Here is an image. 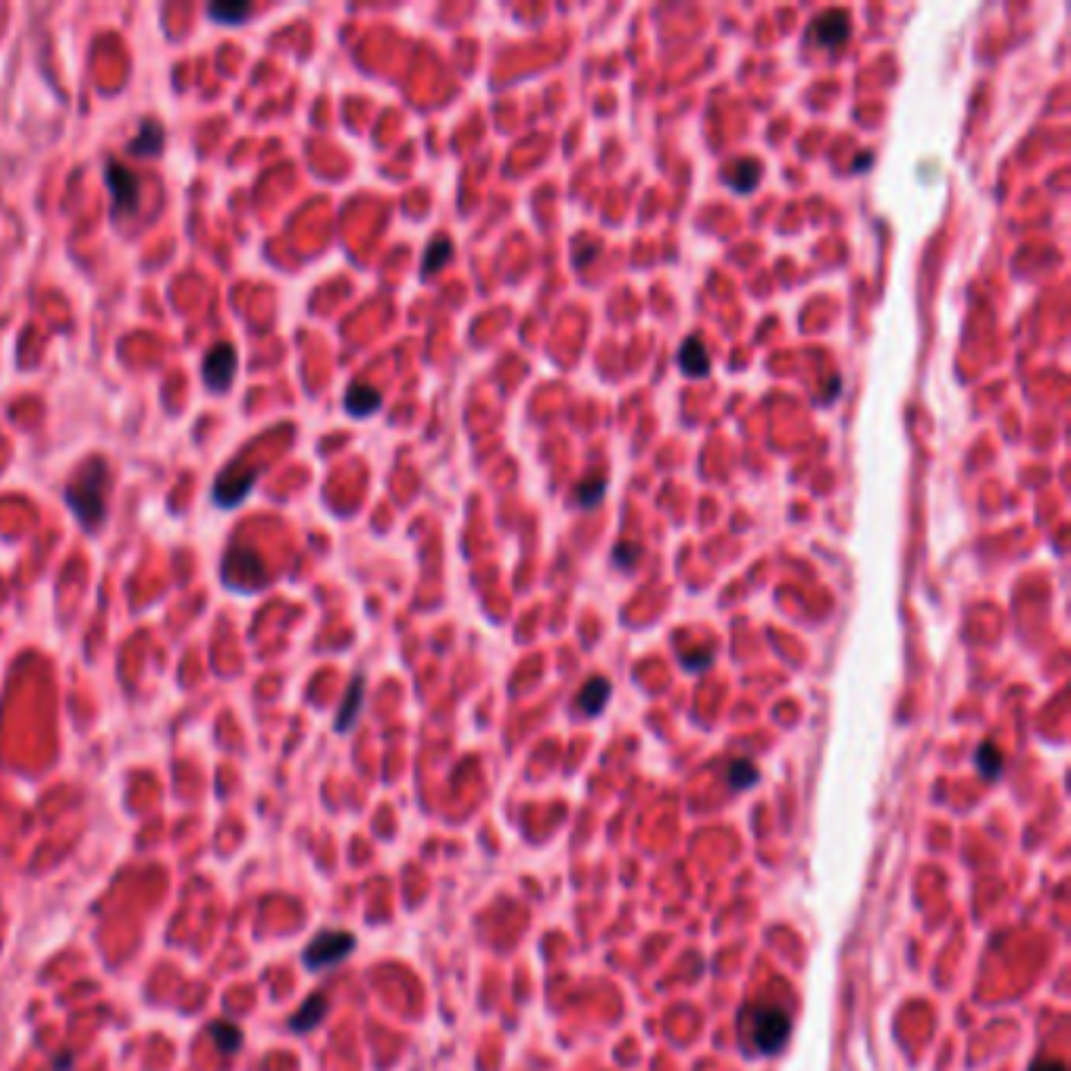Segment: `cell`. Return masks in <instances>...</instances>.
<instances>
[{
	"instance_id": "484cf974",
	"label": "cell",
	"mask_w": 1071,
	"mask_h": 1071,
	"mask_svg": "<svg viewBox=\"0 0 1071 1071\" xmlns=\"http://www.w3.org/2000/svg\"><path fill=\"white\" fill-rule=\"evenodd\" d=\"M867 164H870V158L864 154V158H858V161H855V170H861V167H867Z\"/></svg>"
},
{
	"instance_id": "d6986e66",
	"label": "cell",
	"mask_w": 1071,
	"mask_h": 1071,
	"mask_svg": "<svg viewBox=\"0 0 1071 1071\" xmlns=\"http://www.w3.org/2000/svg\"><path fill=\"white\" fill-rule=\"evenodd\" d=\"M757 779H761V773H757V767L751 761H732L729 764V786L732 789H748L754 786Z\"/></svg>"
},
{
	"instance_id": "5bb4252c",
	"label": "cell",
	"mask_w": 1071,
	"mask_h": 1071,
	"mask_svg": "<svg viewBox=\"0 0 1071 1071\" xmlns=\"http://www.w3.org/2000/svg\"><path fill=\"white\" fill-rule=\"evenodd\" d=\"M208 1037H211V1043L217 1046L223 1056H236V1053L242 1050V1040H245V1037H242V1028H239L236 1021H230V1018L211 1021V1024H208Z\"/></svg>"
},
{
	"instance_id": "44dd1931",
	"label": "cell",
	"mask_w": 1071,
	"mask_h": 1071,
	"mask_svg": "<svg viewBox=\"0 0 1071 1071\" xmlns=\"http://www.w3.org/2000/svg\"><path fill=\"white\" fill-rule=\"evenodd\" d=\"M607 494V481H585V484H578L575 487V500H578V506H582V509H591V506H597L600 503V497H604Z\"/></svg>"
},
{
	"instance_id": "8fae6325",
	"label": "cell",
	"mask_w": 1071,
	"mask_h": 1071,
	"mask_svg": "<svg viewBox=\"0 0 1071 1071\" xmlns=\"http://www.w3.org/2000/svg\"><path fill=\"white\" fill-rule=\"evenodd\" d=\"M362 704H365V679L355 676V679L349 682V691H346V698H343L340 710H337V723H333V729H337V732H349V729L355 726V720H359Z\"/></svg>"
},
{
	"instance_id": "5b68a950",
	"label": "cell",
	"mask_w": 1071,
	"mask_h": 1071,
	"mask_svg": "<svg viewBox=\"0 0 1071 1071\" xmlns=\"http://www.w3.org/2000/svg\"><path fill=\"white\" fill-rule=\"evenodd\" d=\"M104 183L110 192V217L120 220L123 214H136L139 202H142V180L132 173L126 164H120L117 158H110L104 164Z\"/></svg>"
},
{
	"instance_id": "52a82bcc",
	"label": "cell",
	"mask_w": 1071,
	"mask_h": 1071,
	"mask_svg": "<svg viewBox=\"0 0 1071 1071\" xmlns=\"http://www.w3.org/2000/svg\"><path fill=\"white\" fill-rule=\"evenodd\" d=\"M255 481H258V475H255V472L242 475V478H230L227 472H220V478L214 481V490H211V500H214V506H220V509H233V506H239L245 497L252 494Z\"/></svg>"
},
{
	"instance_id": "9c48e42d",
	"label": "cell",
	"mask_w": 1071,
	"mask_h": 1071,
	"mask_svg": "<svg viewBox=\"0 0 1071 1071\" xmlns=\"http://www.w3.org/2000/svg\"><path fill=\"white\" fill-rule=\"evenodd\" d=\"M164 142H167V132H164V123L161 120H142L139 132L129 139L126 151L136 154V158H154V154L164 151Z\"/></svg>"
},
{
	"instance_id": "ffe728a7",
	"label": "cell",
	"mask_w": 1071,
	"mask_h": 1071,
	"mask_svg": "<svg viewBox=\"0 0 1071 1071\" xmlns=\"http://www.w3.org/2000/svg\"><path fill=\"white\" fill-rule=\"evenodd\" d=\"M450 249H453V245H450V239H434V242L428 245L425 264H421V274H425V277H431V274L437 271V267H440V264H446V258H450Z\"/></svg>"
},
{
	"instance_id": "d4e9b609",
	"label": "cell",
	"mask_w": 1071,
	"mask_h": 1071,
	"mask_svg": "<svg viewBox=\"0 0 1071 1071\" xmlns=\"http://www.w3.org/2000/svg\"><path fill=\"white\" fill-rule=\"evenodd\" d=\"M836 390H839V381H836V377H833V381H830V387H827V393H823V399H833V396H836Z\"/></svg>"
},
{
	"instance_id": "ac0fdd59",
	"label": "cell",
	"mask_w": 1071,
	"mask_h": 1071,
	"mask_svg": "<svg viewBox=\"0 0 1071 1071\" xmlns=\"http://www.w3.org/2000/svg\"><path fill=\"white\" fill-rule=\"evenodd\" d=\"M974 761H977V770H980V776H984V779L1002 776V764H1006V761H1002V751L996 745H990V742L977 748Z\"/></svg>"
},
{
	"instance_id": "e0dca14e",
	"label": "cell",
	"mask_w": 1071,
	"mask_h": 1071,
	"mask_svg": "<svg viewBox=\"0 0 1071 1071\" xmlns=\"http://www.w3.org/2000/svg\"><path fill=\"white\" fill-rule=\"evenodd\" d=\"M757 183H761V164L757 161H739L732 170H729V186L735 192H751Z\"/></svg>"
},
{
	"instance_id": "2e32d148",
	"label": "cell",
	"mask_w": 1071,
	"mask_h": 1071,
	"mask_svg": "<svg viewBox=\"0 0 1071 1071\" xmlns=\"http://www.w3.org/2000/svg\"><path fill=\"white\" fill-rule=\"evenodd\" d=\"M252 16V4H208V19L220 22V26H242Z\"/></svg>"
},
{
	"instance_id": "4fadbf2b",
	"label": "cell",
	"mask_w": 1071,
	"mask_h": 1071,
	"mask_svg": "<svg viewBox=\"0 0 1071 1071\" xmlns=\"http://www.w3.org/2000/svg\"><path fill=\"white\" fill-rule=\"evenodd\" d=\"M679 368H682L688 377H707V374H710V355H707L701 337H688V340L679 346Z\"/></svg>"
},
{
	"instance_id": "9a60e30c",
	"label": "cell",
	"mask_w": 1071,
	"mask_h": 1071,
	"mask_svg": "<svg viewBox=\"0 0 1071 1071\" xmlns=\"http://www.w3.org/2000/svg\"><path fill=\"white\" fill-rule=\"evenodd\" d=\"M610 682L607 679H588L585 685H582V691H578V710H582L585 713V717H597V713L600 710H604L607 707V701H610Z\"/></svg>"
},
{
	"instance_id": "30bf717a",
	"label": "cell",
	"mask_w": 1071,
	"mask_h": 1071,
	"mask_svg": "<svg viewBox=\"0 0 1071 1071\" xmlns=\"http://www.w3.org/2000/svg\"><path fill=\"white\" fill-rule=\"evenodd\" d=\"M381 403H384L381 390L371 387V384H349V390H346V396H343V409H346L352 418H368V415H374L377 409H381Z\"/></svg>"
},
{
	"instance_id": "3957f363",
	"label": "cell",
	"mask_w": 1071,
	"mask_h": 1071,
	"mask_svg": "<svg viewBox=\"0 0 1071 1071\" xmlns=\"http://www.w3.org/2000/svg\"><path fill=\"white\" fill-rule=\"evenodd\" d=\"M220 575L223 585L233 588L236 594H255L267 585V569L261 563V556L249 547H230L223 553Z\"/></svg>"
},
{
	"instance_id": "ba28073f",
	"label": "cell",
	"mask_w": 1071,
	"mask_h": 1071,
	"mask_svg": "<svg viewBox=\"0 0 1071 1071\" xmlns=\"http://www.w3.org/2000/svg\"><path fill=\"white\" fill-rule=\"evenodd\" d=\"M327 1009H330L327 993H311V996L302 1002V1006H299L293 1015H289L286 1028L293 1031V1034H311V1031H315L318 1024L327 1018Z\"/></svg>"
},
{
	"instance_id": "603a6c76",
	"label": "cell",
	"mask_w": 1071,
	"mask_h": 1071,
	"mask_svg": "<svg viewBox=\"0 0 1071 1071\" xmlns=\"http://www.w3.org/2000/svg\"><path fill=\"white\" fill-rule=\"evenodd\" d=\"M1028 1071H1065V1065L1056 1062V1059H1037Z\"/></svg>"
},
{
	"instance_id": "7a4b0ae2",
	"label": "cell",
	"mask_w": 1071,
	"mask_h": 1071,
	"mask_svg": "<svg viewBox=\"0 0 1071 1071\" xmlns=\"http://www.w3.org/2000/svg\"><path fill=\"white\" fill-rule=\"evenodd\" d=\"M792 1021L776 1006H748L742 1009V1040L754 1053H779L789 1040Z\"/></svg>"
},
{
	"instance_id": "cb8c5ba5",
	"label": "cell",
	"mask_w": 1071,
	"mask_h": 1071,
	"mask_svg": "<svg viewBox=\"0 0 1071 1071\" xmlns=\"http://www.w3.org/2000/svg\"><path fill=\"white\" fill-rule=\"evenodd\" d=\"M73 1068V1053H60L54 1059V1071H70Z\"/></svg>"
},
{
	"instance_id": "6da1fadb",
	"label": "cell",
	"mask_w": 1071,
	"mask_h": 1071,
	"mask_svg": "<svg viewBox=\"0 0 1071 1071\" xmlns=\"http://www.w3.org/2000/svg\"><path fill=\"white\" fill-rule=\"evenodd\" d=\"M107 481H110L107 478V462L101 456H92L63 490L66 506H70L76 522L85 531H95L107 516V503H104L107 500Z\"/></svg>"
},
{
	"instance_id": "8992f818",
	"label": "cell",
	"mask_w": 1071,
	"mask_h": 1071,
	"mask_svg": "<svg viewBox=\"0 0 1071 1071\" xmlns=\"http://www.w3.org/2000/svg\"><path fill=\"white\" fill-rule=\"evenodd\" d=\"M236 368H239V352L233 343H214L211 352L202 362V381L211 393H227L236 381Z\"/></svg>"
},
{
	"instance_id": "7402d4cb",
	"label": "cell",
	"mask_w": 1071,
	"mask_h": 1071,
	"mask_svg": "<svg viewBox=\"0 0 1071 1071\" xmlns=\"http://www.w3.org/2000/svg\"><path fill=\"white\" fill-rule=\"evenodd\" d=\"M613 560H616V566H622V569H635V563H638V544H616V547H613Z\"/></svg>"
},
{
	"instance_id": "277c9868",
	"label": "cell",
	"mask_w": 1071,
	"mask_h": 1071,
	"mask_svg": "<svg viewBox=\"0 0 1071 1071\" xmlns=\"http://www.w3.org/2000/svg\"><path fill=\"white\" fill-rule=\"evenodd\" d=\"M355 933L349 930H321L315 940H311L302 952V965L308 971H327L343 965L346 958L355 952Z\"/></svg>"
},
{
	"instance_id": "7c38bea8",
	"label": "cell",
	"mask_w": 1071,
	"mask_h": 1071,
	"mask_svg": "<svg viewBox=\"0 0 1071 1071\" xmlns=\"http://www.w3.org/2000/svg\"><path fill=\"white\" fill-rule=\"evenodd\" d=\"M849 16L839 13V10H830L823 13L817 22H814V35L817 41L823 44V48H836V44H842L845 38H849Z\"/></svg>"
}]
</instances>
